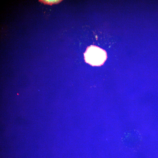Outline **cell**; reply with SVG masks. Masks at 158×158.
I'll return each mask as SVG.
<instances>
[{"mask_svg":"<svg viewBox=\"0 0 158 158\" xmlns=\"http://www.w3.org/2000/svg\"><path fill=\"white\" fill-rule=\"evenodd\" d=\"M62 0H39V1L44 4L52 5L59 3Z\"/></svg>","mask_w":158,"mask_h":158,"instance_id":"2","label":"cell"},{"mask_svg":"<svg viewBox=\"0 0 158 158\" xmlns=\"http://www.w3.org/2000/svg\"><path fill=\"white\" fill-rule=\"evenodd\" d=\"M85 61L93 66L103 65L107 59L106 52L97 46L91 45L87 48L84 53Z\"/></svg>","mask_w":158,"mask_h":158,"instance_id":"1","label":"cell"}]
</instances>
